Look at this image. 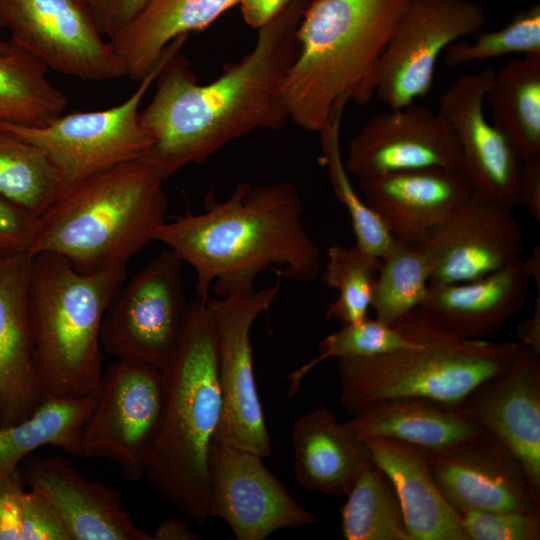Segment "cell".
Wrapping results in <instances>:
<instances>
[{"label":"cell","instance_id":"6da1fadb","mask_svg":"<svg viewBox=\"0 0 540 540\" xmlns=\"http://www.w3.org/2000/svg\"><path fill=\"white\" fill-rule=\"evenodd\" d=\"M309 2L294 0L258 29L251 51L209 83H199L185 56L176 53L140 114L152 141L142 159L166 180L253 131L283 128L290 119L282 86L298 53L297 29Z\"/></svg>","mask_w":540,"mask_h":540},{"label":"cell","instance_id":"7a4b0ae2","mask_svg":"<svg viewBox=\"0 0 540 540\" xmlns=\"http://www.w3.org/2000/svg\"><path fill=\"white\" fill-rule=\"evenodd\" d=\"M303 203L289 181L236 184L218 200L213 191L200 213L166 221L155 240L165 244L196 274V298L255 290L266 269L297 281H313L321 270L320 251L302 222Z\"/></svg>","mask_w":540,"mask_h":540},{"label":"cell","instance_id":"3957f363","mask_svg":"<svg viewBox=\"0 0 540 540\" xmlns=\"http://www.w3.org/2000/svg\"><path fill=\"white\" fill-rule=\"evenodd\" d=\"M411 0H310L282 98L289 119L319 133L348 102L365 104L386 46Z\"/></svg>","mask_w":540,"mask_h":540},{"label":"cell","instance_id":"277c9868","mask_svg":"<svg viewBox=\"0 0 540 540\" xmlns=\"http://www.w3.org/2000/svg\"><path fill=\"white\" fill-rule=\"evenodd\" d=\"M207 300L189 304L175 350L162 369L163 413L145 474L196 524L211 517L207 459L223 412Z\"/></svg>","mask_w":540,"mask_h":540},{"label":"cell","instance_id":"5b68a950","mask_svg":"<svg viewBox=\"0 0 540 540\" xmlns=\"http://www.w3.org/2000/svg\"><path fill=\"white\" fill-rule=\"evenodd\" d=\"M164 182L140 158L67 186L38 216L29 254L60 255L82 273L126 266L167 221Z\"/></svg>","mask_w":540,"mask_h":540},{"label":"cell","instance_id":"8992f818","mask_svg":"<svg viewBox=\"0 0 540 540\" xmlns=\"http://www.w3.org/2000/svg\"><path fill=\"white\" fill-rule=\"evenodd\" d=\"M126 272L82 273L60 255L32 256L29 317L43 399L96 398L104 372L101 324Z\"/></svg>","mask_w":540,"mask_h":540},{"label":"cell","instance_id":"52a82bcc","mask_svg":"<svg viewBox=\"0 0 540 540\" xmlns=\"http://www.w3.org/2000/svg\"><path fill=\"white\" fill-rule=\"evenodd\" d=\"M415 343L338 360L340 400L352 415L384 401L419 398L458 407L482 382L504 372L521 344L457 337L418 308L394 323Z\"/></svg>","mask_w":540,"mask_h":540},{"label":"cell","instance_id":"ba28073f","mask_svg":"<svg viewBox=\"0 0 540 540\" xmlns=\"http://www.w3.org/2000/svg\"><path fill=\"white\" fill-rule=\"evenodd\" d=\"M188 36L172 41L156 66L121 103L96 111L60 115L43 126L1 123L0 127L42 149L64 188L91 175L143 158L152 141L141 123L140 105L164 65L181 51Z\"/></svg>","mask_w":540,"mask_h":540},{"label":"cell","instance_id":"9c48e42d","mask_svg":"<svg viewBox=\"0 0 540 540\" xmlns=\"http://www.w3.org/2000/svg\"><path fill=\"white\" fill-rule=\"evenodd\" d=\"M183 265L167 249L123 282L103 316L100 342L105 353L160 369L168 364L189 307Z\"/></svg>","mask_w":540,"mask_h":540},{"label":"cell","instance_id":"30bf717a","mask_svg":"<svg viewBox=\"0 0 540 540\" xmlns=\"http://www.w3.org/2000/svg\"><path fill=\"white\" fill-rule=\"evenodd\" d=\"M164 406L162 369L116 359L103 372L82 433L81 457L114 462L129 481L146 474Z\"/></svg>","mask_w":540,"mask_h":540},{"label":"cell","instance_id":"8fae6325","mask_svg":"<svg viewBox=\"0 0 540 540\" xmlns=\"http://www.w3.org/2000/svg\"><path fill=\"white\" fill-rule=\"evenodd\" d=\"M280 284L207 300L212 319L223 412L214 441L268 457L272 452L256 387L250 332Z\"/></svg>","mask_w":540,"mask_h":540},{"label":"cell","instance_id":"7c38bea8","mask_svg":"<svg viewBox=\"0 0 540 540\" xmlns=\"http://www.w3.org/2000/svg\"><path fill=\"white\" fill-rule=\"evenodd\" d=\"M0 28L58 73L97 82L127 77L113 45L77 0H0Z\"/></svg>","mask_w":540,"mask_h":540},{"label":"cell","instance_id":"4fadbf2b","mask_svg":"<svg viewBox=\"0 0 540 540\" xmlns=\"http://www.w3.org/2000/svg\"><path fill=\"white\" fill-rule=\"evenodd\" d=\"M485 21L471 0H411L376 70L374 94L388 108L413 104L430 90L440 54L481 32Z\"/></svg>","mask_w":540,"mask_h":540},{"label":"cell","instance_id":"5bb4252c","mask_svg":"<svg viewBox=\"0 0 540 540\" xmlns=\"http://www.w3.org/2000/svg\"><path fill=\"white\" fill-rule=\"evenodd\" d=\"M262 458L215 441L209 447L210 516L223 519L238 540H264L280 529L315 522Z\"/></svg>","mask_w":540,"mask_h":540},{"label":"cell","instance_id":"9a60e30c","mask_svg":"<svg viewBox=\"0 0 540 540\" xmlns=\"http://www.w3.org/2000/svg\"><path fill=\"white\" fill-rule=\"evenodd\" d=\"M419 450L441 493L458 513L540 509V491L522 464L485 429L449 448Z\"/></svg>","mask_w":540,"mask_h":540},{"label":"cell","instance_id":"2e32d148","mask_svg":"<svg viewBox=\"0 0 540 540\" xmlns=\"http://www.w3.org/2000/svg\"><path fill=\"white\" fill-rule=\"evenodd\" d=\"M416 246L430 265V284L466 282L520 258L524 235L513 208L473 193L438 230Z\"/></svg>","mask_w":540,"mask_h":540},{"label":"cell","instance_id":"e0dca14e","mask_svg":"<svg viewBox=\"0 0 540 540\" xmlns=\"http://www.w3.org/2000/svg\"><path fill=\"white\" fill-rule=\"evenodd\" d=\"M494 71L460 75L443 92L437 113L453 130L460 147L459 172L473 193L511 208L517 203V182L522 161L513 145L484 112L486 93Z\"/></svg>","mask_w":540,"mask_h":540},{"label":"cell","instance_id":"ac0fdd59","mask_svg":"<svg viewBox=\"0 0 540 540\" xmlns=\"http://www.w3.org/2000/svg\"><path fill=\"white\" fill-rule=\"evenodd\" d=\"M344 166L358 179L421 169H460L458 140L445 120L410 104L369 118L348 142Z\"/></svg>","mask_w":540,"mask_h":540},{"label":"cell","instance_id":"d6986e66","mask_svg":"<svg viewBox=\"0 0 540 540\" xmlns=\"http://www.w3.org/2000/svg\"><path fill=\"white\" fill-rule=\"evenodd\" d=\"M458 409L497 437L540 491V353L521 345L511 366L478 385Z\"/></svg>","mask_w":540,"mask_h":540},{"label":"cell","instance_id":"ffe728a7","mask_svg":"<svg viewBox=\"0 0 540 540\" xmlns=\"http://www.w3.org/2000/svg\"><path fill=\"white\" fill-rule=\"evenodd\" d=\"M358 185L391 235L409 245L426 240L473 194L458 170L438 167L360 178Z\"/></svg>","mask_w":540,"mask_h":540},{"label":"cell","instance_id":"44dd1931","mask_svg":"<svg viewBox=\"0 0 540 540\" xmlns=\"http://www.w3.org/2000/svg\"><path fill=\"white\" fill-rule=\"evenodd\" d=\"M31 259L27 251L0 252V427L22 421L43 400L29 317Z\"/></svg>","mask_w":540,"mask_h":540},{"label":"cell","instance_id":"7402d4cb","mask_svg":"<svg viewBox=\"0 0 540 540\" xmlns=\"http://www.w3.org/2000/svg\"><path fill=\"white\" fill-rule=\"evenodd\" d=\"M22 475L53 504L72 540H153L133 524L116 490L86 479L60 456L26 458Z\"/></svg>","mask_w":540,"mask_h":540},{"label":"cell","instance_id":"603a6c76","mask_svg":"<svg viewBox=\"0 0 540 540\" xmlns=\"http://www.w3.org/2000/svg\"><path fill=\"white\" fill-rule=\"evenodd\" d=\"M531 278L523 258L478 279L429 284L419 310L463 339H486L500 331L529 298Z\"/></svg>","mask_w":540,"mask_h":540},{"label":"cell","instance_id":"cb8c5ba5","mask_svg":"<svg viewBox=\"0 0 540 540\" xmlns=\"http://www.w3.org/2000/svg\"><path fill=\"white\" fill-rule=\"evenodd\" d=\"M362 442L390 479L412 540H469L459 513L441 493L417 447L385 437Z\"/></svg>","mask_w":540,"mask_h":540},{"label":"cell","instance_id":"d4e9b609","mask_svg":"<svg viewBox=\"0 0 540 540\" xmlns=\"http://www.w3.org/2000/svg\"><path fill=\"white\" fill-rule=\"evenodd\" d=\"M291 441L297 482L328 496L347 495L373 462L366 445L350 436L326 408L299 416L292 424Z\"/></svg>","mask_w":540,"mask_h":540},{"label":"cell","instance_id":"484cf974","mask_svg":"<svg viewBox=\"0 0 540 540\" xmlns=\"http://www.w3.org/2000/svg\"><path fill=\"white\" fill-rule=\"evenodd\" d=\"M352 416L342 425L356 440L385 437L429 451L449 448L483 429L458 407L419 398L380 402Z\"/></svg>","mask_w":540,"mask_h":540},{"label":"cell","instance_id":"4316f807","mask_svg":"<svg viewBox=\"0 0 540 540\" xmlns=\"http://www.w3.org/2000/svg\"><path fill=\"white\" fill-rule=\"evenodd\" d=\"M239 0H150L140 14L110 40L127 77L144 78L166 47L181 36L200 31Z\"/></svg>","mask_w":540,"mask_h":540},{"label":"cell","instance_id":"83f0119b","mask_svg":"<svg viewBox=\"0 0 540 540\" xmlns=\"http://www.w3.org/2000/svg\"><path fill=\"white\" fill-rule=\"evenodd\" d=\"M95 402L94 397H47L22 421L0 427V478L46 445L81 457L83 429Z\"/></svg>","mask_w":540,"mask_h":540},{"label":"cell","instance_id":"f1b7e54d","mask_svg":"<svg viewBox=\"0 0 540 540\" xmlns=\"http://www.w3.org/2000/svg\"><path fill=\"white\" fill-rule=\"evenodd\" d=\"M486 100L520 160L540 157V54L513 58L494 71Z\"/></svg>","mask_w":540,"mask_h":540},{"label":"cell","instance_id":"f546056e","mask_svg":"<svg viewBox=\"0 0 540 540\" xmlns=\"http://www.w3.org/2000/svg\"><path fill=\"white\" fill-rule=\"evenodd\" d=\"M48 70L44 62L15 44L0 54L1 123L37 127L63 114L68 99L50 81Z\"/></svg>","mask_w":540,"mask_h":540},{"label":"cell","instance_id":"4dcf8cb0","mask_svg":"<svg viewBox=\"0 0 540 540\" xmlns=\"http://www.w3.org/2000/svg\"><path fill=\"white\" fill-rule=\"evenodd\" d=\"M340 514L346 540H412L396 491L374 462L356 479Z\"/></svg>","mask_w":540,"mask_h":540},{"label":"cell","instance_id":"1f68e13d","mask_svg":"<svg viewBox=\"0 0 540 540\" xmlns=\"http://www.w3.org/2000/svg\"><path fill=\"white\" fill-rule=\"evenodd\" d=\"M63 189L60 172L42 149L0 127V195L40 216Z\"/></svg>","mask_w":540,"mask_h":540},{"label":"cell","instance_id":"d6a6232c","mask_svg":"<svg viewBox=\"0 0 540 540\" xmlns=\"http://www.w3.org/2000/svg\"><path fill=\"white\" fill-rule=\"evenodd\" d=\"M430 265L416 246L396 240L381 259L371 308L375 318L393 325L419 308L430 284Z\"/></svg>","mask_w":540,"mask_h":540},{"label":"cell","instance_id":"836d02e7","mask_svg":"<svg viewBox=\"0 0 540 540\" xmlns=\"http://www.w3.org/2000/svg\"><path fill=\"white\" fill-rule=\"evenodd\" d=\"M341 119L335 118L318 133L321 162L326 167L334 194L349 214L355 245L368 256L381 260L396 239L350 181L340 148Z\"/></svg>","mask_w":540,"mask_h":540},{"label":"cell","instance_id":"e575fe53","mask_svg":"<svg viewBox=\"0 0 540 540\" xmlns=\"http://www.w3.org/2000/svg\"><path fill=\"white\" fill-rule=\"evenodd\" d=\"M381 260L365 254L358 246H330L322 272V282L338 291L326 309L328 320L344 324L368 317L374 283Z\"/></svg>","mask_w":540,"mask_h":540},{"label":"cell","instance_id":"d590c367","mask_svg":"<svg viewBox=\"0 0 540 540\" xmlns=\"http://www.w3.org/2000/svg\"><path fill=\"white\" fill-rule=\"evenodd\" d=\"M415 341L397 325L374 318L344 324L319 342V354L288 375L289 397L297 394L305 376L327 359L364 358L412 346Z\"/></svg>","mask_w":540,"mask_h":540},{"label":"cell","instance_id":"8d00e7d4","mask_svg":"<svg viewBox=\"0 0 540 540\" xmlns=\"http://www.w3.org/2000/svg\"><path fill=\"white\" fill-rule=\"evenodd\" d=\"M474 36L472 43L458 40L450 44L444 51L445 65L452 67L514 53L540 54V5L519 11L498 30Z\"/></svg>","mask_w":540,"mask_h":540},{"label":"cell","instance_id":"74e56055","mask_svg":"<svg viewBox=\"0 0 540 540\" xmlns=\"http://www.w3.org/2000/svg\"><path fill=\"white\" fill-rule=\"evenodd\" d=\"M469 540H539L540 509L459 513Z\"/></svg>","mask_w":540,"mask_h":540},{"label":"cell","instance_id":"f35d334b","mask_svg":"<svg viewBox=\"0 0 540 540\" xmlns=\"http://www.w3.org/2000/svg\"><path fill=\"white\" fill-rule=\"evenodd\" d=\"M19 540H72L53 504L34 488L22 497Z\"/></svg>","mask_w":540,"mask_h":540},{"label":"cell","instance_id":"ab89813d","mask_svg":"<svg viewBox=\"0 0 540 540\" xmlns=\"http://www.w3.org/2000/svg\"><path fill=\"white\" fill-rule=\"evenodd\" d=\"M37 223L38 216L0 195V252H28Z\"/></svg>","mask_w":540,"mask_h":540},{"label":"cell","instance_id":"60d3db41","mask_svg":"<svg viewBox=\"0 0 540 540\" xmlns=\"http://www.w3.org/2000/svg\"><path fill=\"white\" fill-rule=\"evenodd\" d=\"M150 0H100L91 12L100 33L110 41L125 29Z\"/></svg>","mask_w":540,"mask_h":540},{"label":"cell","instance_id":"b9f144b4","mask_svg":"<svg viewBox=\"0 0 540 540\" xmlns=\"http://www.w3.org/2000/svg\"><path fill=\"white\" fill-rule=\"evenodd\" d=\"M24 492L19 469L0 478V540H19Z\"/></svg>","mask_w":540,"mask_h":540},{"label":"cell","instance_id":"7bdbcfd3","mask_svg":"<svg viewBox=\"0 0 540 540\" xmlns=\"http://www.w3.org/2000/svg\"><path fill=\"white\" fill-rule=\"evenodd\" d=\"M517 203L540 222V157L522 161L517 182Z\"/></svg>","mask_w":540,"mask_h":540},{"label":"cell","instance_id":"ee69618b","mask_svg":"<svg viewBox=\"0 0 540 540\" xmlns=\"http://www.w3.org/2000/svg\"><path fill=\"white\" fill-rule=\"evenodd\" d=\"M294 0H239L247 25L260 29L282 13Z\"/></svg>","mask_w":540,"mask_h":540},{"label":"cell","instance_id":"f6af8a7d","mask_svg":"<svg viewBox=\"0 0 540 540\" xmlns=\"http://www.w3.org/2000/svg\"><path fill=\"white\" fill-rule=\"evenodd\" d=\"M516 337L521 345L540 353V291H537L531 316L518 325Z\"/></svg>","mask_w":540,"mask_h":540},{"label":"cell","instance_id":"bcb514c9","mask_svg":"<svg viewBox=\"0 0 540 540\" xmlns=\"http://www.w3.org/2000/svg\"><path fill=\"white\" fill-rule=\"evenodd\" d=\"M153 540H196L198 536L190 530L187 522L179 517H168L161 521L152 533Z\"/></svg>","mask_w":540,"mask_h":540},{"label":"cell","instance_id":"7dc6e473","mask_svg":"<svg viewBox=\"0 0 540 540\" xmlns=\"http://www.w3.org/2000/svg\"><path fill=\"white\" fill-rule=\"evenodd\" d=\"M524 267L529 274L531 281H533L537 287V291H540V247L535 245L530 257L523 259Z\"/></svg>","mask_w":540,"mask_h":540},{"label":"cell","instance_id":"c3c4849f","mask_svg":"<svg viewBox=\"0 0 540 540\" xmlns=\"http://www.w3.org/2000/svg\"><path fill=\"white\" fill-rule=\"evenodd\" d=\"M77 1H79L82 5H84L91 13L93 9L97 6L100 0H77Z\"/></svg>","mask_w":540,"mask_h":540},{"label":"cell","instance_id":"681fc988","mask_svg":"<svg viewBox=\"0 0 540 540\" xmlns=\"http://www.w3.org/2000/svg\"><path fill=\"white\" fill-rule=\"evenodd\" d=\"M13 47L12 42L0 40V54L9 52Z\"/></svg>","mask_w":540,"mask_h":540}]
</instances>
